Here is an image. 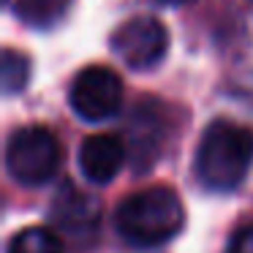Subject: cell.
Instances as JSON below:
<instances>
[{"label":"cell","mask_w":253,"mask_h":253,"mask_svg":"<svg viewBox=\"0 0 253 253\" xmlns=\"http://www.w3.org/2000/svg\"><path fill=\"white\" fill-rule=\"evenodd\" d=\"M68 0H14V11L19 19L33 28H52L63 17Z\"/></svg>","instance_id":"9"},{"label":"cell","mask_w":253,"mask_h":253,"mask_svg":"<svg viewBox=\"0 0 253 253\" xmlns=\"http://www.w3.org/2000/svg\"><path fill=\"white\" fill-rule=\"evenodd\" d=\"M112 52L131 68H153L169 49V30L158 17L139 14L112 33Z\"/></svg>","instance_id":"4"},{"label":"cell","mask_w":253,"mask_h":253,"mask_svg":"<svg viewBox=\"0 0 253 253\" xmlns=\"http://www.w3.org/2000/svg\"><path fill=\"white\" fill-rule=\"evenodd\" d=\"M68 101L82 120H109L123 104V79L106 66H87L74 77Z\"/></svg>","instance_id":"5"},{"label":"cell","mask_w":253,"mask_h":253,"mask_svg":"<svg viewBox=\"0 0 253 253\" xmlns=\"http://www.w3.org/2000/svg\"><path fill=\"white\" fill-rule=\"evenodd\" d=\"M101 218V204L95 196L66 185L52 202V220L66 237H87L95 234Z\"/></svg>","instance_id":"7"},{"label":"cell","mask_w":253,"mask_h":253,"mask_svg":"<svg viewBox=\"0 0 253 253\" xmlns=\"http://www.w3.org/2000/svg\"><path fill=\"white\" fill-rule=\"evenodd\" d=\"M253 164V128L212 120L199 139L193 166L210 191H234Z\"/></svg>","instance_id":"2"},{"label":"cell","mask_w":253,"mask_h":253,"mask_svg":"<svg viewBox=\"0 0 253 253\" xmlns=\"http://www.w3.org/2000/svg\"><path fill=\"white\" fill-rule=\"evenodd\" d=\"M161 3H191V0H161Z\"/></svg>","instance_id":"12"},{"label":"cell","mask_w":253,"mask_h":253,"mask_svg":"<svg viewBox=\"0 0 253 253\" xmlns=\"http://www.w3.org/2000/svg\"><path fill=\"white\" fill-rule=\"evenodd\" d=\"M185 223L182 199L171 188L155 185L126 196L115 210V229L136 248H155L174 240Z\"/></svg>","instance_id":"1"},{"label":"cell","mask_w":253,"mask_h":253,"mask_svg":"<svg viewBox=\"0 0 253 253\" xmlns=\"http://www.w3.org/2000/svg\"><path fill=\"white\" fill-rule=\"evenodd\" d=\"M128 150L117 133H93L79 147V169L95 185H106L120 174Z\"/></svg>","instance_id":"6"},{"label":"cell","mask_w":253,"mask_h":253,"mask_svg":"<svg viewBox=\"0 0 253 253\" xmlns=\"http://www.w3.org/2000/svg\"><path fill=\"white\" fill-rule=\"evenodd\" d=\"M8 253H66L57 231L46 226H28L8 240Z\"/></svg>","instance_id":"8"},{"label":"cell","mask_w":253,"mask_h":253,"mask_svg":"<svg viewBox=\"0 0 253 253\" xmlns=\"http://www.w3.org/2000/svg\"><path fill=\"white\" fill-rule=\"evenodd\" d=\"M28 79H30L28 57L14 52V49H6L3 52V90H6L8 95L19 93V90H25Z\"/></svg>","instance_id":"10"},{"label":"cell","mask_w":253,"mask_h":253,"mask_svg":"<svg viewBox=\"0 0 253 253\" xmlns=\"http://www.w3.org/2000/svg\"><path fill=\"white\" fill-rule=\"evenodd\" d=\"M63 147L44 126H22L6 142V169L19 185L39 188L57 174Z\"/></svg>","instance_id":"3"},{"label":"cell","mask_w":253,"mask_h":253,"mask_svg":"<svg viewBox=\"0 0 253 253\" xmlns=\"http://www.w3.org/2000/svg\"><path fill=\"white\" fill-rule=\"evenodd\" d=\"M226 253H253V223H245L231 234Z\"/></svg>","instance_id":"11"}]
</instances>
